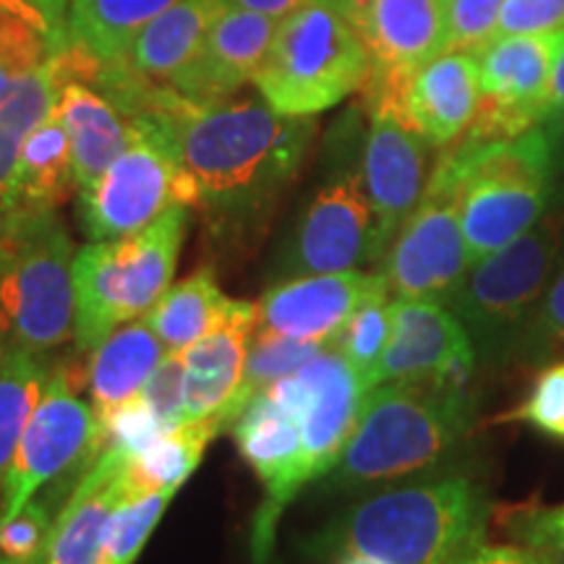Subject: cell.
Wrapping results in <instances>:
<instances>
[{
	"instance_id": "obj_9",
	"label": "cell",
	"mask_w": 564,
	"mask_h": 564,
	"mask_svg": "<svg viewBox=\"0 0 564 564\" xmlns=\"http://www.w3.org/2000/svg\"><path fill=\"white\" fill-rule=\"evenodd\" d=\"M165 91L158 108L129 116V144L118 160L79 194V225L87 241H118L152 225L173 204H186L173 108ZM188 207V204H186Z\"/></svg>"
},
{
	"instance_id": "obj_36",
	"label": "cell",
	"mask_w": 564,
	"mask_h": 564,
	"mask_svg": "<svg viewBox=\"0 0 564 564\" xmlns=\"http://www.w3.org/2000/svg\"><path fill=\"white\" fill-rule=\"evenodd\" d=\"M392 337V295L390 288H382L356 308V314L345 322L333 345L348 358V364L373 387L379 364Z\"/></svg>"
},
{
	"instance_id": "obj_41",
	"label": "cell",
	"mask_w": 564,
	"mask_h": 564,
	"mask_svg": "<svg viewBox=\"0 0 564 564\" xmlns=\"http://www.w3.org/2000/svg\"><path fill=\"white\" fill-rule=\"evenodd\" d=\"M105 432V447L118 449V453L137 457L141 449H147L150 444L162 434V426L154 419L150 405L141 400V394L131 398L129 403H123L118 411H112L108 419L102 421Z\"/></svg>"
},
{
	"instance_id": "obj_25",
	"label": "cell",
	"mask_w": 564,
	"mask_h": 564,
	"mask_svg": "<svg viewBox=\"0 0 564 564\" xmlns=\"http://www.w3.org/2000/svg\"><path fill=\"white\" fill-rule=\"evenodd\" d=\"M228 9H232L230 0H178L139 32L123 63L147 84L171 87Z\"/></svg>"
},
{
	"instance_id": "obj_47",
	"label": "cell",
	"mask_w": 564,
	"mask_h": 564,
	"mask_svg": "<svg viewBox=\"0 0 564 564\" xmlns=\"http://www.w3.org/2000/svg\"><path fill=\"white\" fill-rule=\"evenodd\" d=\"M37 9L45 13L47 21H51V26L55 32H58V37L63 40V45H66V17H68V0H32Z\"/></svg>"
},
{
	"instance_id": "obj_22",
	"label": "cell",
	"mask_w": 564,
	"mask_h": 564,
	"mask_svg": "<svg viewBox=\"0 0 564 564\" xmlns=\"http://www.w3.org/2000/svg\"><path fill=\"white\" fill-rule=\"evenodd\" d=\"M259 329V306L230 299L223 319L183 350V423L220 415L241 387Z\"/></svg>"
},
{
	"instance_id": "obj_20",
	"label": "cell",
	"mask_w": 564,
	"mask_h": 564,
	"mask_svg": "<svg viewBox=\"0 0 564 564\" xmlns=\"http://www.w3.org/2000/svg\"><path fill=\"white\" fill-rule=\"evenodd\" d=\"M382 288H387V280L379 270L278 280L257 303L259 329L329 345L345 327V322L356 314V308Z\"/></svg>"
},
{
	"instance_id": "obj_50",
	"label": "cell",
	"mask_w": 564,
	"mask_h": 564,
	"mask_svg": "<svg viewBox=\"0 0 564 564\" xmlns=\"http://www.w3.org/2000/svg\"><path fill=\"white\" fill-rule=\"evenodd\" d=\"M9 228H11L9 223H0V241H3V238H6V232H9Z\"/></svg>"
},
{
	"instance_id": "obj_44",
	"label": "cell",
	"mask_w": 564,
	"mask_h": 564,
	"mask_svg": "<svg viewBox=\"0 0 564 564\" xmlns=\"http://www.w3.org/2000/svg\"><path fill=\"white\" fill-rule=\"evenodd\" d=\"M460 564H552L544 554L533 552L523 544H489L474 549Z\"/></svg>"
},
{
	"instance_id": "obj_31",
	"label": "cell",
	"mask_w": 564,
	"mask_h": 564,
	"mask_svg": "<svg viewBox=\"0 0 564 564\" xmlns=\"http://www.w3.org/2000/svg\"><path fill=\"white\" fill-rule=\"evenodd\" d=\"M58 68L55 55L30 79L19 82L0 95V223L13 220V173L26 131L53 110L58 97Z\"/></svg>"
},
{
	"instance_id": "obj_35",
	"label": "cell",
	"mask_w": 564,
	"mask_h": 564,
	"mask_svg": "<svg viewBox=\"0 0 564 564\" xmlns=\"http://www.w3.org/2000/svg\"><path fill=\"white\" fill-rule=\"evenodd\" d=\"M79 481L68 478L45 486V494L40 491L24 510L0 525V564H40L61 507Z\"/></svg>"
},
{
	"instance_id": "obj_38",
	"label": "cell",
	"mask_w": 564,
	"mask_h": 564,
	"mask_svg": "<svg viewBox=\"0 0 564 564\" xmlns=\"http://www.w3.org/2000/svg\"><path fill=\"white\" fill-rule=\"evenodd\" d=\"M518 358L525 364H556L564 361V262L549 280L531 327L520 345Z\"/></svg>"
},
{
	"instance_id": "obj_1",
	"label": "cell",
	"mask_w": 564,
	"mask_h": 564,
	"mask_svg": "<svg viewBox=\"0 0 564 564\" xmlns=\"http://www.w3.org/2000/svg\"><path fill=\"white\" fill-rule=\"evenodd\" d=\"M186 204L220 249L246 251L270 228L306 165L316 118L278 112L257 95L173 108Z\"/></svg>"
},
{
	"instance_id": "obj_13",
	"label": "cell",
	"mask_w": 564,
	"mask_h": 564,
	"mask_svg": "<svg viewBox=\"0 0 564 564\" xmlns=\"http://www.w3.org/2000/svg\"><path fill=\"white\" fill-rule=\"evenodd\" d=\"M564 47V30L502 34L476 53L481 105L463 139L499 141L541 126V105Z\"/></svg>"
},
{
	"instance_id": "obj_6",
	"label": "cell",
	"mask_w": 564,
	"mask_h": 564,
	"mask_svg": "<svg viewBox=\"0 0 564 564\" xmlns=\"http://www.w3.org/2000/svg\"><path fill=\"white\" fill-rule=\"evenodd\" d=\"M76 251L58 209L13 215L0 241V319L9 345L51 356L74 337Z\"/></svg>"
},
{
	"instance_id": "obj_42",
	"label": "cell",
	"mask_w": 564,
	"mask_h": 564,
	"mask_svg": "<svg viewBox=\"0 0 564 564\" xmlns=\"http://www.w3.org/2000/svg\"><path fill=\"white\" fill-rule=\"evenodd\" d=\"M141 400L150 405L162 432L183 423V352H165L158 369L147 379Z\"/></svg>"
},
{
	"instance_id": "obj_51",
	"label": "cell",
	"mask_w": 564,
	"mask_h": 564,
	"mask_svg": "<svg viewBox=\"0 0 564 564\" xmlns=\"http://www.w3.org/2000/svg\"><path fill=\"white\" fill-rule=\"evenodd\" d=\"M554 121H560V131H562V137H564V110L560 112V116L554 118ZM554 121H552V123H554Z\"/></svg>"
},
{
	"instance_id": "obj_23",
	"label": "cell",
	"mask_w": 564,
	"mask_h": 564,
	"mask_svg": "<svg viewBox=\"0 0 564 564\" xmlns=\"http://www.w3.org/2000/svg\"><path fill=\"white\" fill-rule=\"evenodd\" d=\"M131 457L105 447L61 507L40 564H97L102 535L118 502L129 494Z\"/></svg>"
},
{
	"instance_id": "obj_49",
	"label": "cell",
	"mask_w": 564,
	"mask_h": 564,
	"mask_svg": "<svg viewBox=\"0 0 564 564\" xmlns=\"http://www.w3.org/2000/svg\"><path fill=\"white\" fill-rule=\"evenodd\" d=\"M6 350H9V337H6L3 319H0V364H3V356H6Z\"/></svg>"
},
{
	"instance_id": "obj_14",
	"label": "cell",
	"mask_w": 564,
	"mask_h": 564,
	"mask_svg": "<svg viewBox=\"0 0 564 564\" xmlns=\"http://www.w3.org/2000/svg\"><path fill=\"white\" fill-rule=\"evenodd\" d=\"M371 387L333 343L267 392L299 415L303 478L319 481L343 455Z\"/></svg>"
},
{
	"instance_id": "obj_48",
	"label": "cell",
	"mask_w": 564,
	"mask_h": 564,
	"mask_svg": "<svg viewBox=\"0 0 564 564\" xmlns=\"http://www.w3.org/2000/svg\"><path fill=\"white\" fill-rule=\"evenodd\" d=\"M337 564H384V562L373 560V556H366V554L348 552V554H337Z\"/></svg>"
},
{
	"instance_id": "obj_39",
	"label": "cell",
	"mask_w": 564,
	"mask_h": 564,
	"mask_svg": "<svg viewBox=\"0 0 564 564\" xmlns=\"http://www.w3.org/2000/svg\"><path fill=\"white\" fill-rule=\"evenodd\" d=\"M505 421H518L535 432L564 442V361L549 364L520 405L505 413Z\"/></svg>"
},
{
	"instance_id": "obj_26",
	"label": "cell",
	"mask_w": 564,
	"mask_h": 564,
	"mask_svg": "<svg viewBox=\"0 0 564 564\" xmlns=\"http://www.w3.org/2000/svg\"><path fill=\"white\" fill-rule=\"evenodd\" d=\"M162 356H165V348L147 316L121 324L91 350L87 390L100 423L144 390L147 379L158 369Z\"/></svg>"
},
{
	"instance_id": "obj_32",
	"label": "cell",
	"mask_w": 564,
	"mask_h": 564,
	"mask_svg": "<svg viewBox=\"0 0 564 564\" xmlns=\"http://www.w3.org/2000/svg\"><path fill=\"white\" fill-rule=\"evenodd\" d=\"M51 369V356H37V352L17 348V345H9L3 364H0V502H3L19 440L34 405H37Z\"/></svg>"
},
{
	"instance_id": "obj_21",
	"label": "cell",
	"mask_w": 564,
	"mask_h": 564,
	"mask_svg": "<svg viewBox=\"0 0 564 564\" xmlns=\"http://www.w3.org/2000/svg\"><path fill=\"white\" fill-rule=\"evenodd\" d=\"M274 32L278 19L232 6L215 21L196 58L175 76L167 89L194 105L228 100L253 82Z\"/></svg>"
},
{
	"instance_id": "obj_19",
	"label": "cell",
	"mask_w": 564,
	"mask_h": 564,
	"mask_svg": "<svg viewBox=\"0 0 564 564\" xmlns=\"http://www.w3.org/2000/svg\"><path fill=\"white\" fill-rule=\"evenodd\" d=\"M476 369L474 343L447 303L392 299V337L373 387L403 379L468 382Z\"/></svg>"
},
{
	"instance_id": "obj_3",
	"label": "cell",
	"mask_w": 564,
	"mask_h": 564,
	"mask_svg": "<svg viewBox=\"0 0 564 564\" xmlns=\"http://www.w3.org/2000/svg\"><path fill=\"white\" fill-rule=\"evenodd\" d=\"M491 505L470 476L377 489L329 531L337 554H366L384 564H460L486 541Z\"/></svg>"
},
{
	"instance_id": "obj_29",
	"label": "cell",
	"mask_w": 564,
	"mask_h": 564,
	"mask_svg": "<svg viewBox=\"0 0 564 564\" xmlns=\"http://www.w3.org/2000/svg\"><path fill=\"white\" fill-rule=\"evenodd\" d=\"M228 303L230 299L217 285L215 270L202 267L178 285L167 288L144 316L165 352H183L223 319Z\"/></svg>"
},
{
	"instance_id": "obj_28",
	"label": "cell",
	"mask_w": 564,
	"mask_h": 564,
	"mask_svg": "<svg viewBox=\"0 0 564 564\" xmlns=\"http://www.w3.org/2000/svg\"><path fill=\"white\" fill-rule=\"evenodd\" d=\"M178 0H68L66 42L97 58L121 63L150 21Z\"/></svg>"
},
{
	"instance_id": "obj_52",
	"label": "cell",
	"mask_w": 564,
	"mask_h": 564,
	"mask_svg": "<svg viewBox=\"0 0 564 564\" xmlns=\"http://www.w3.org/2000/svg\"><path fill=\"white\" fill-rule=\"evenodd\" d=\"M562 507H564V502H562Z\"/></svg>"
},
{
	"instance_id": "obj_45",
	"label": "cell",
	"mask_w": 564,
	"mask_h": 564,
	"mask_svg": "<svg viewBox=\"0 0 564 564\" xmlns=\"http://www.w3.org/2000/svg\"><path fill=\"white\" fill-rule=\"evenodd\" d=\"M564 110V47L556 58L552 82H549V91L544 97V105H541V126L552 123L556 116Z\"/></svg>"
},
{
	"instance_id": "obj_10",
	"label": "cell",
	"mask_w": 564,
	"mask_h": 564,
	"mask_svg": "<svg viewBox=\"0 0 564 564\" xmlns=\"http://www.w3.org/2000/svg\"><path fill=\"white\" fill-rule=\"evenodd\" d=\"M335 147L327 173L303 202L278 251V280L369 270L382 262L377 220L361 175V154L358 160L352 158L350 139Z\"/></svg>"
},
{
	"instance_id": "obj_11",
	"label": "cell",
	"mask_w": 564,
	"mask_h": 564,
	"mask_svg": "<svg viewBox=\"0 0 564 564\" xmlns=\"http://www.w3.org/2000/svg\"><path fill=\"white\" fill-rule=\"evenodd\" d=\"M465 158L457 144L436 160L419 204L377 267L392 299L447 303L470 270L460 223Z\"/></svg>"
},
{
	"instance_id": "obj_40",
	"label": "cell",
	"mask_w": 564,
	"mask_h": 564,
	"mask_svg": "<svg viewBox=\"0 0 564 564\" xmlns=\"http://www.w3.org/2000/svg\"><path fill=\"white\" fill-rule=\"evenodd\" d=\"M505 0H449L447 51L478 53L497 40Z\"/></svg>"
},
{
	"instance_id": "obj_43",
	"label": "cell",
	"mask_w": 564,
	"mask_h": 564,
	"mask_svg": "<svg viewBox=\"0 0 564 564\" xmlns=\"http://www.w3.org/2000/svg\"><path fill=\"white\" fill-rule=\"evenodd\" d=\"M556 30H564V0H505L497 37Z\"/></svg>"
},
{
	"instance_id": "obj_18",
	"label": "cell",
	"mask_w": 564,
	"mask_h": 564,
	"mask_svg": "<svg viewBox=\"0 0 564 564\" xmlns=\"http://www.w3.org/2000/svg\"><path fill=\"white\" fill-rule=\"evenodd\" d=\"M364 100L392 105L419 137L447 150L465 137L481 105L478 61L474 53L447 51L392 87L364 89Z\"/></svg>"
},
{
	"instance_id": "obj_12",
	"label": "cell",
	"mask_w": 564,
	"mask_h": 564,
	"mask_svg": "<svg viewBox=\"0 0 564 564\" xmlns=\"http://www.w3.org/2000/svg\"><path fill=\"white\" fill-rule=\"evenodd\" d=\"M102 449L105 432L95 408L76 394L68 366L53 361L13 455L0 502V525L24 510L45 486L68 478L79 481Z\"/></svg>"
},
{
	"instance_id": "obj_8",
	"label": "cell",
	"mask_w": 564,
	"mask_h": 564,
	"mask_svg": "<svg viewBox=\"0 0 564 564\" xmlns=\"http://www.w3.org/2000/svg\"><path fill=\"white\" fill-rule=\"evenodd\" d=\"M562 232L564 217L546 212L518 241L470 264L447 301L474 343L478 366H502L518 358L541 295L560 264Z\"/></svg>"
},
{
	"instance_id": "obj_2",
	"label": "cell",
	"mask_w": 564,
	"mask_h": 564,
	"mask_svg": "<svg viewBox=\"0 0 564 564\" xmlns=\"http://www.w3.org/2000/svg\"><path fill=\"white\" fill-rule=\"evenodd\" d=\"M476 423L468 382L403 379L366 394L343 455L319 478L329 494L387 489L447 460Z\"/></svg>"
},
{
	"instance_id": "obj_5",
	"label": "cell",
	"mask_w": 564,
	"mask_h": 564,
	"mask_svg": "<svg viewBox=\"0 0 564 564\" xmlns=\"http://www.w3.org/2000/svg\"><path fill=\"white\" fill-rule=\"evenodd\" d=\"M465 175L460 223L470 264L525 236L549 212L556 178V144L546 126L512 139L455 141Z\"/></svg>"
},
{
	"instance_id": "obj_27",
	"label": "cell",
	"mask_w": 564,
	"mask_h": 564,
	"mask_svg": "<svg viewBox=\"0 0 564 564\" xmlns=\"http://www.w3.org/2000/svg\"><path fill=\"white\" fill-rule=\"evenodd\" d=\"M74 192L70 141L53 105V110L37 126H32L21 141L17 173H13V215L58 209Z\"/></svg>"
},
{
	"instance_id": "obj_34",
	"label": "cell",
	"mask_w": 564,
	"mask_h": 564,
	"mask_svg": "<svg viewBox=\"0 0 564 564\" xmlns=\"http://www.w3.org/2000/svg\"><path fill=\"white\" fill-rule=\"evenodd\" d=\"M322 348L324 345L319 343L295 340V337L272 335V333H262V329H257V335H253V345L249 350V361H246L241 387H238L236 398L230 400V405L220 413L223 421L228 423V429L259 392H264L267 387L280 382L282 377H288V373L301 369V366L306 364L308 358H314Z\"/></svg>"
},
{
	"instance_id": "obj_24",
	"label": "cell",
	"mask_w": 564,
	"mask_h": 564,
	"mask_svg": "<svg viewBox=\"0 0 564 564\" xmlns=\"http://www.w3.org/2000/svg\"><path fill=\"white\" fill-rule=\"evenodd\" d=\"M58 68V63H55ZM55 112L66 126L74 158L76 192L87 188L108 171L129 144V116L110 97L82 79L63 76L58 68Z\"/></svg>"
},
{
	"instance_id": "obj_16",
	"label": "cell",
	"mask_w": 564,
	"mask_h": 564,
	"mask_svg": "<svg viewBox=\"0 0 564 564\" xmlns=\"http://www.w3.org/2000/svg\"><path fill=\"white\" fill-rule=\"evenodd\" d=\"M369 53L364 89L392 87L447 53L449 0H333ZM361 89V91H364Z\"/></svg>"
},
{
	"instance_id": "obj_15",
	"label": "cell",
	"mask_w": 564,
	"mask_h": 564,
	"mask_svg": "<svg viewBox=\"0 0 564 564\" xmlns=\"http://www.w3.org/2000/svg\"><path fill=\"white\" fill-rule=\"evenodd\" d=\"M230 432L238 453L264 486L251 523V562L270 564L282 512L306 486L299 415L264 390L232 421Z\"/></svg>"
},
{
	"instance_id": "obj_37",
	"label": "cell",
	"mask_w": 564,
	"mask_h": 564,
	"mask_svg": "<svg viewBox=\"0 0 564 564\" xmlns=\"http://www.w3.org/2000/svg\"><path fill=\"white\" fill-rule=\"evenodd\" d=\"M175 497L173 491L154 494H126L112 510L108 528L102 535L100 562L97 564H133L147 541L165 514L167 505Z\"/></svg>"
},
{
	"instance_id": "obj_4",
	"label": "cell",
	"mask_w": 564,
	"mask_h": 564,
	"mask_svg": "<svg viewBox=\"0 0 564 564\" xmlns=\"http://www.w3.org/2000/svg\"><path fill=\"white\" fill-rule=\"evenodd\" d=\"M192 207L173 204L144 230L118 241H89L76 251V327L79 350H95L112 329L139 319L175 278Z\"/></svg>"
},
{
	"instance_id": "obj_46",
	"label": "cell",
	"mask_w": 564,
	"mask_h": 564,
	"mask_svg": "<svg viewBox=\"0 0 564 564\" xmlns=\"http://www.w3.org/2000/svg\"><path fill=\"white\" fill-rule=\"evenodd\" d=\"M308 3H314V0H230V6H236V9L264 13V17H272L278 21L291 17L293 11H299Z\"/></svg>"
},
{
	"instance_id": "obj_30",
	"label": "cell",
	"mask_w": 564,
	"mask_h": 564,
	"mask_svg": "<svg viewBox=\"0 0 564 564\" xmlns=\"http://www.w3.org/2000/svg\"><path fill=\"white\" fill-rule=\"evenodd\" d=\"M225 429L228 423L223 421V415H212V419L181 423L171 432H162L150 447L131 457L129 494H178L188 476L199 468L212 440Z\"/></svg>"
},
{
	"instance_id": "obj_7",
	"label": "cell",
	"mask_w": 564,
	"mask_h": 564,
	"mask_svg": "<svg viewBox=\"0 0 564 564\" xmlns=\"http://www.w3.org/2000/svg\"><path fill=\"white\" fill-rule=\"evenodd\" d=\"M371 61L361 37L333 0H314L278 21L253 89L278 112L316 118L369 82Z\"/></svg>"
},
{
	"instance_id": "obj_33",
	"label": "cell",
	"mask_w": 564,
	"mask_h": 564,
	"mask_svg": "<svg viewBox=\"0 0 564 564\" xmlns=\"http://www.w3.org/2000/svg\"><path fill=\"white\" fill-rule=\"evenodd\" d=\"M63 47L32 0H0V95L45 66Z\"/></svg>"
},
{
	"instance_id": "obj_17",
	"label": "cell",
	"mask_w": 564,
	"mask_h": 564,
	"mask_svg": "<svg viewBox=\"0 0 564 564\" xmlns=\"http://www.w3.org/2000/svg\"><path fill=\"white\" fill-rule=\"evenodd\" d=\"M364 105L369 112V129L361 141V175L377 220V246L384 259L432 175V144L419 137L392 105L379 100H364Z\"/></svg>"
}]
</instances>
